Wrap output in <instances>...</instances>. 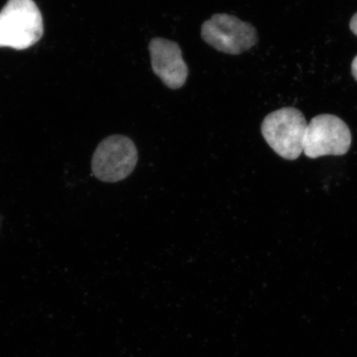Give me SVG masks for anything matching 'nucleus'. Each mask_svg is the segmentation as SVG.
<instances>
[{
	"mask_svg": "<svg viewBox=\"0 0 357 357\" xmlns=\"http://www.w3.org/2000/svg\"><path fill=\"white\" fill-rule=\"evenodd\" d=\"M351 74L357 82V55L355 56L351 63Z\"/></svg>",
	"mask_w": 357,
	"mask_h": 357,
	"instance_id": "nucleus-8",
	"label": "nucleus"
},
{
	"mask_svg": "<svg viewBox=\"0 0 357 357\" xmlns=\"http://www.w3.org/2000/svg\"><path fill=\"white\" fill-rule=\"evenodd\" d=\"M307 123L301 110L294 107L272 112L263 120V137L276 154L285 160H294L303 151Z\"/></svg>",
	"mask_w": 357,
	"mask_h": 357,
	"instance_id": "nucleus-2",
	"label": "nucleus"
},
{
	"mask_svg": "<svg viewBox=\"0 0 357 357\" xmlns=\"http://www.w3.org/2000/svg\"><path fill=\"white\" fill-rule=\"evenodd\" d=\"M201 38L217 51L229 55H240L258 42L257 29L227 13H215L201 26Z\"/></svg>",
	"mask_w": 357,
	"mask_h": 357,
	"instance_id": "nucleus-3",
	"label": "nucleus"
},
{
	"mask_svg": "<svg viewBox=\"0 0 357 357\" xmlns=\"http://www.w3.org/2000/svg\"><path fill=\"white\" fill-rule=\"evenodd\" d=\"M137 160V149L130 138L109 136L100 142L93 155L92 172L101 181L118 182L130 175Z\"/></svg>",
	"mask_w": 357,
	"mask_h": 357,
	"instance_id": "nucleus-4",
	"label": "nucleus"
},
{
	"mask_svg": "<svg viewBox=\"0 0 357 357\" xmlns=\"http://www.w3.org/2000/svg\"><path fill=\"white\" fill-rule=\"evenodd\" d=\"M351 145V133L347 124L333 114L316 116L307 124L303 153L316 159L325 155H343Z\"/></svg>",
	"mask_w": 357,
	"mask_h": 357,
	"instance_id": "nucleus-5",
	"label": "nucleus"
},
{
	"mask_svg": "<svg viewBox=\"0 0 357 357\" xmlns=\"http://www.w3.org/2000/svg\"><path fill=\"white\" fill-rule=\"evenodd\" d=\"M151 69L165 86L172 89L184 86L189 75L182 51L176 42L154 38L149 43Z\"/></svg>",
	"mask_w": 357,
	"mask_h": 357,
	"instance_id": "nucleus-6",
	"label": "nucleus"
},
{
	"mask_svg": "<svg viewBox=\"0 0 357 357\" xmlns=\"http://www.w3.org/2000/svg\"><path fill=\"white\" fill-rule=\"evenodd\" d=\"M350 29L357 37V13L351 19Z\"/></svg>",
	"mask_w": 357,
	"mask_h": 357,
	"instance_id": "nucleus-7",
	"label": "nucleus"
},
{
	"mask_svg": "<svg viewBox=\"0 0 357 357\" xmlns=\"http://www.w3.org/2000/svg\"><path fill=\"white\" fill-rule=\"evenodd\" d=\"M43 32L42 13L33 0H8L0 11V47L24 50Z\"/></svg>",
	"mask_w": 357,
	"mask_h": 357,
	"instance_id": "nucleus-1",
	"label": "nucleus"
}]
</instances>
